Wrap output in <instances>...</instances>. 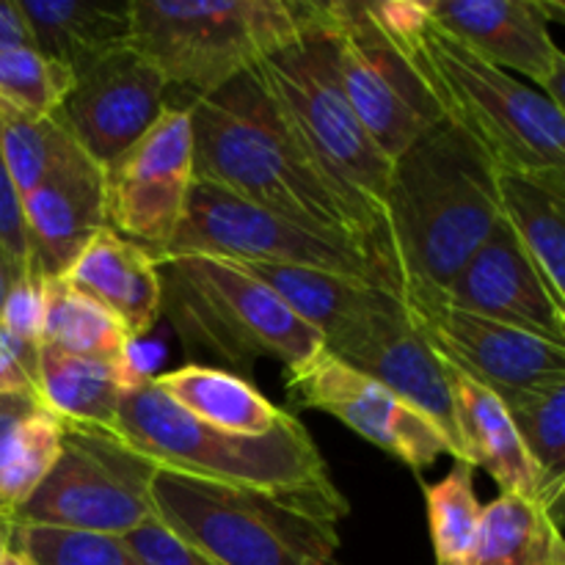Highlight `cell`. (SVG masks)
I'll list each match as a JSON object with an SVG mask.
<instances>
[{"label":"cell","instance_id":"1","mask_svg":"<svg viewBox=\"0 0 565 565\" xmlns=\"http://www.w3.org/2000/svg\"><path fill=\"white\" fill-rule=\"evenodd\" d=\"M185 110L199 182L224 188L320 237L362 246L375 259V221L326 180L254 72L207 97H193Z\"/></svg>","mask_w":565,"mask_h":565},{"label":"cell","instance_id":"2","mask_svg":"<svg viewBox=\"0 0 565 565\" xmlns=\"http://www.w3.org/2000/svg\"><path fill=\"white\" fill-rule=\"evenodd\" d=\"M500 226L497 166L441 119L392 160L375 259L397 298L412 287L445 290Z\"/></svg>","mask_w":565,"mask_h":565},{"label":"cell","instance_id":"3","mask_svg":"<svg viewBox=\"0 0 565 565\" xmlns=\"http://www.w3.org/2000/svg\"><path fill=\"white\" fill-rule=\"evenodd\" d=\"M116 434L166 472L351 511L307 425L292 414L263 436L226 434L182 412L143 375L121 401Z\"/></svg>","mask_w":565,"mask_h":565},{"label":"cell","instance_id":"4","mask_svg":"<svg viewBox=\"0 0 565 565\" xmlns=\"http://www.w3.org/2000/svg\"><path fill=\"white\" fill-rule=\"evenodd\" d=\"M386 33L403 44L445 119L461 127L497 169L565 177V110L539 88L441 31L428 6L412 25Z\"/></svg>","mask_w":565,"mask_h":565},{"label":"cell","instance_id":"5","mask_svg":"<svg viewBox=\"0 0 565 565\" xmlns=\"http://www.w3.org/2000/svg\"><path fill=\"white\" fill-rule=\"evenodd\" d=\"M158 270L160 315L188 356H207L246 379L263 359L290 373L323 348L303 320L232 259L171 254L158 257Z\"/></svg>","mask_w":565,"mask_h":565},{"label":"cell","instance_id":"6","mask_svg":"<svg viewBox=\"0 0 565 565\" xmlns=\"http://www.w3.org/2000/svg\"><path fill=\"white\" fill-rule=\"evenodd\" d=\"M154 519L215 565H323L340 546L337 508L204 483L158 469Z\"/></svg>","mask_w":565,"mask_h":565},{"label":"cell","instance_id":"7","mask_svg":"<svg viewBox=\"0 0 565 565\" xmlns=\"http://www.w3.org/2000/svg\"><path fill=\"white\" fill-rule=\"evenodd\" d=\"M252 72L326 180L381 232L392 160L375 147L342 92L315 0H303V31Z\"/></svg>","mask_w":565,"mask_h":565},{"label":"cell","instance_id":"8","mask_svg":"<svg viewBox=\"0 0 565 565\" xmlns=\"http://www.w3.org/2000/svg\"><path fill=\"white\" fill-rule=\"evenodd\" d=\"M303 31V0H132L130 44L166 83L207 97Z\"/></svg>","mask_w":565,"mask_h":565},{"label":"cell","instance_id":"9","mask_svg":"<svg viewBox=\"0 0 565 565\" xmlns=\"http://www.w3.org/2000/svg\"><path fill=\"white\" fill-rule=\"evenodd\" d=\"M154 475L158 467L116 430L64 425L58 461L14 513V524L127 539L154 519Z\"/></svg>","mask_w":565,"mask_h":565},{"label":"cell","instance_id":"10","mask_svg":"<svg viewBox=\"0 0 565 565\" xmlns=\"http://www.w3.org/2000/svg\"><path fill=\"white\" fill-rule=\"evenodd\" d=\"M331 39L340 86L375 147L397 160L445 119L414 61L373 14L367 0H315Z\"/></svg>","mask_w":565,"mask_h":565},{"label":"cell","instance_id":"11","mask_svg":"<svg viewBox=\"0 0 565 565\" xmlns=\"http://www.w3.org/2000/svg\"><path fill=\"white\" fill-rule=\"evenodd\" d=\"M171 254H204V257L248 265L329 270L395 292L373 254L364 252L362 246L315 235L224 188L199 180L193 182L185 215L169 248L158 257H171Z\"/></svg>","mask_w":565,"mask_h":565},{"label":"cell","instance_id":"12","mask_svg":"<svg viewBox=\"0 0 565 565\" xmlns=\"http://www.w3.org/2000/svg\"><path fill=\"white\" fill-rule=\"evenodd\" d=\"M193 182L191 116L185 108H166L132 147L103 166L105 221L158 257L185 215Z\"/></svg>","mask_w":565,"mask_h":565},{"label":"cell","instance_id":"13","mask_svg":"<svg viewBox=\"0 0 565 565\" xmlns=\"http://www.w3.org/2000/svg\"><path fill=\"white\" fill-rule=\"evenodd\" d=\"M408 320L430 351L456 373L505 397L524 386L565 375V348L452 307L434 287L401 292Z\"/></svg>","mask_w":565,"mask_h":565},{"label":"cell","instance_id":"14","mask_svg":"<svg viewBox=\"0 0 565 565\" xmlns=\"http://www.w3.org/2000/svg\"><path fill=\"white\" fill-rule=\"evenodd\" d=\"M287 397L292 408H312L348 425L414 472H425L441 456L456 458L450 439L428 414L379 381L337 362L323 348L307 364L287 373Z\"/></svg>","mask_w":565,"mask_h":565},{"label":"cell","instance_id":"15","mask_svg":"<svg viewBox=\"0 0 565 565\" xmlns=\"http://www.w3.org/2000/svg\"><path fill=\"white\" fill-rule=\"evenodd\" d=\"M323 351L428 414L461 461L450 370L417 334L401 298H390L340 326L323 340Z\"/></svg>","mask_w":565,"mask_h":565},{"label":"cell","instance_id":"16","mask_svg":"<svg viewBox=\"0 0 565 565\" xmlns=\"http://www.w3.org/2000/svg\"><path fill=\"white\" fill-rule=\"evenodd\" d=\"M169 83L132 44L75 77L58 108L61 125L97 166H108L163 116Z\"/></svg>","mask_w":565,"mask_h":565},{"label":"cell","instance_id":"17","mask_svg":"<svg viewBox=\"0 0 565 565\" xmlns=\"http://www.w3.org/2000/svg\"><path fill=\"white\" fill-rule=\"evenodd\" d=\"M428 17L500 70L519 72L552 105H563L565 55L552 39L550 22L565 9L550 0H425Z\"/></svg>","mask_w":565,"mask_h":565},{"label":"cell","instance_id":"18","mask_svg":"<svg viewBox=\"0 0 565 565\" xmlns=\"http://www.w3.org/2000/svg\"><path fill=\"white\" fill-rule=\"evenodd\" d=\"M439 296L452 307L565 348V307L555 301L508 224L483 243Z\"/></svg>","mask_w":565,"mask_h":565},{"label":"cell","instance_id":"19","mask_svg":"<svg viewBox=\"0 0 565 565\" xmlns=\"http://www.w3.org/2000/svg\"><path fill=\"white\" fill-rule=\"evenodd\" d=\"M28 263L42 279L66 276L105 221L103 166L77 143L28 196H22Z\"/></svg>","mask_w":565,"mask_h":565},{"label":"cell","instance_id":"20","mask_svg":"<svg viewBox=\"0 0 565 565\" xmlns=\"http://www.w3.org/2000/svg\"><path fill=\"white\" fill-rule=\"evenodd\" d=\"M450 384L461 461H467L475 469H486L502 489V494L535 502L539 508H544L552 522L563 527L565 491H555L546 486L544 475L539 472L530 452L524 450L500 397L486 386L475 384L467 375L456 373V370H450Z\"/></svg>","mask_w":565,"mask_h":565},{"label":"cell","instance_id":"21","mask_svg":"<svg viewBox=\"0 0 565 565\" xmlns=\"http://www.w3.org/2000/svg\"><path fill=\"white\" fill-rule=\"evenodd\" d=\"M72 287L103 303L130 334L141 340L160 318L158 257L110 226L99 230L64 276Z\"/></svg>","mask_w":565,"mask_h":565},{"label":"cell","instance_id":"22","mask_svg":"<svg viewBox=\"0 0 565 565\" xmlns=\"http://www.w3.org/2000/svg\"><path fill=\"white\" fill-rule=\"evenodd\" d=\"M17 9L31 47L75 77L130 44L132 0H17Z\"/></svg>","mask_w":565,"mask_h":565},{"label":"cell","instance_id":"23","mask_svg":"<svg viewBox=\"0 0 565 565\" xmlns=\"http://www.w3.org/2000/svg\"><path fill=\"white\" fill-rule=\"evenodd\" d=\"M141 379L136 364L72 356L39 342V401L64 425L116 430L121 401Z\"/></svg>","mask_w":565,"mask_h":565},{"label":"cell","instance_id":"24","mask_svg":"<svg viewBox=\"0 0 565 565\" xmlns=\"http://www.w3.org/2000/svg\"><path fill=\"white\" fill-rule=\"evenodd\" d=\"M497 193L508 230L565 307V177L497 169Z\"/></svg>","mask_w":565,"mask_h":565},{"label":"cell","instance_id":"25","mask_svg":"<svg viewBox=\"0 0 565 565\" xmlns=\"http://www.w3.org/2000/svg\"><path fill=\"white\" fill-rule=\"evenodd\" d=\"M152 381L182 412L226 434L263 436L290 414L274 406L257 386L248 384V379L213 364H185L180 370L152 375Z\"/></svg>","mask_w":565,"mask_h":565},{"label":"cell","instance_id":"26","mask_svg":"<svg viewBox=\"0 0 565 565\" xmlns=\"http://www.w3.org/2000/svg\"><path fill=\"white\" fill-rule=\"evenodd\" d=\"M235 265L263 281L298 320H303L320 337V342L334 334L340 326L395 298V292L384 287L353 279V276L329 274V270L287 268V265Z\"/></svg>","mask_w":565,"mask_h":565},{"label":"cell","instance_id":"27","mask_svg":"<svg viewBox=\"0 0 565 565\" xmlns=\"http://www.w3.org/2000/svg\"><path fill=\"white\" fill-rule=\"evenodd\" d=\"M39 342L72 356L136 364L125 326L103 303L72 287L64 276L44 279V323Z\"/></svg>","mask_w":565,"mask_h":565},{"label":"cell","instance_id":"28","mask_svg":"<svg viewBox=\"0 0 565 565\" xmlns=\"http://www.w3.org/2000/svg\"><path fill=\"white\" fill-rule=\"evenodd\" d=\"M565 550L563 527L535 502L500 494L483 508L478 539L463 565H550Z\"/></svg>","mask_w":565,"mask_h":565},{"label":"cell","instance_id":"29","mask_svg":"<svg viewBox=\"0 0 565 565\" xmlns=\"http://www.w3.org/2000/svg\"><path fill=\"white\" fill-rule=\"evenodd\" d=\"M546 486L565 491V375L500 397Z\"/></svg>","mask_w":565,"mask_h":565},{"label":"cell","instance_id":"30","mask_svg":"<svg viewBox=\"0 0 565 565\" xmlns=\"http://www.w3.org/2000/svg\"><path fill=\"white\" fill-rule=\"evenodd\" d=\"M75 75L31 44L0 50V121H36L58 114Z\"/></svg>","mask_w":565,"mask_h":565},{"label":"cell","instance_id":"31","mask_svg":"<svg viewBox=\"0 0 565 565\" xmlns=\"http://www.w3.org/2000/svg\"><path fill=\"white\" fill-rule=\"evenodd\" d=\"M423 494L436 565H463L483 519V505L475 494V467L456 461L445 478L423 483Z\"/></svg>","mask_w":565,"mask_h":565},{"label":"cell","instance_id":"32","mask_svg":"<svg viewBox=\"0 0 565 565\" xmlns=\"http://www.w3.org/2000/svg\"><path fill=\"white\" fill-rule=\"evenodd\" d=\"M64 445V423L39 403L11 434L0 467V511L14 519V513L42 486L53 463L58 461Z\"/></svg>","mask_w":565,"mask_h":565},{"label":"cell","instance_id":"33","mask_svg":"<svg viewBox=\"0 0 565 565\" xmlns=\"http://www.w3.org/2000/svg\"><path fill=\"white\" fill-rule=\"evenodd\" d=\"M75 147L77 141L61 125L58 116L36 121H0V149H3L6 169L20 193V202Z\"/></svg>","mask_w":565,"mask_h":565},{"label":"cell","instance_id":"34","mask_svg":"<svg viewBox=\"0 0 565 565\" xmlns=\"http://www.w3.org/2000/svg\"><path fill=\"white\" fill-rule=\"evenodd\" d=\"M11 544L33 565H141L130 544L119 535L14 524Z\"/></svg>","mask_w":565,"mask_h":565},{"label":"cell","instance_id":"35","mask_svg":"<svg viewBox=\"0 0 565 565\" xmlns=\"http://www.w3.org/2000/svg\"><path fill=\"white\" fill-rule=\"evenodd\" d=\"M44 323V279L36 270H22L14 285L6 292L3 309H0V326L14 337L28 342L42 340Z\"/></svg>","mask_w":565,"mask_h":565},{"label":"cell","instance_id":"36","mask_svg":"<svg viewBox=\"0 0 565 565\" xmlns=\"http://www.w3.org/2000/svg\"><path fill=\"white\" fill-rule=\"evenodd\" d=\"M0 395L39 401V342L14 337L0 326Z\"/></svg>","mask_w":565,"mask_h":565},{"label":"cell","instance_id":"37","mask_svg":"<svg viewBox=\"0 0 565 565\" xmlns=\"http://www.w3.org/2000/svg\"><path fill=\"white\" fill-rule=\"evenodd\" d=\"M125 541L136 552L141 565H215L196 550H191L185 541L177 539L174 533H169L158 519H149L147 524L132 530Z\"/></svg>","mask_w":565,"mask_h":565},{"label":"cell","instance_id":"38","mask_svg":"<svg viewBox=\"0 0 565 565\" xmlns=\"http://www.w3.org/2000/svg\"><path fill=\"white\" fill-rule=\"evenodd\" d=\"M0 248L14 263H20L22 268H31V263H28L25 224H22V202L14 182H11L9 169H6L3 149H0Z\"/></svg>","mask_w":565,"mask_h":565},{"label":"cell","instance_id":"39","mask_svg":"<svg viewBox=\"0 0 565 565\" xmlns=\"http://www.w3.org/2000/svg\"><path fill=\"white\" fill-rule=\"evenodd\" d=\"M42 401L36 397H17V395H0V467H3L6 447H9L11 434L17 430V425L33 412ZM3 513V511H0ZM6 516V513H3Z\"/></svg>","mask_w":565,"mask_h":565},{"label":"cell","instance_id":"40","mask_svg":"<svg viewBox=\"0 0 565 565\" xmlns=\"http://www.w3.org/2000/svg\"><path fill=\"white\" fill-rule=\"evenodd\" d=\"M17 44H31L28 42L25 20L17 9V0H0V50L17 47Z\"/></svg>","mask_w":565,"mask_h":565},{"label":"cell","instance_id":"41","mask_svg":"<svg viewBox=\"0 0 565 565\" xmlns=\"http://www.w3.org/2000/svg\"><path fill=\"white\" fill-rule=\"evenodd\" d=\"M22 270H28V268H22L20 263H14V259H11L9 254L0 248V309H3L6 292H9V287L14 285V279L22 274Z\"/></svg>","mask_w":565,"mask_h":565},{"label":"cell","instance_id":"42","mask_svg":"<svg viewBox=\"0 0 565 565\" xmlns=\"http://www.w3.org/2000/svg\"><path fill=\"white\" fill-rule=\"evenodd\" d=\"M11 535H14V519L0 513V563H3L6 550L11 546Z\"/></svg>","mask_w":565,"mask_h":565},{"label":"cell","instance_id":"43","mask_svg":"<svg viewBox=\"0 0 565 565\" xmlns=\"http://www.w3.org/2000/svg\"><path fill=\"white\" fill-rule=\"evenodd\" d=\"M0 565H33V563L28 561V557L22 555V552L17 550L14 544H11L9 550H6V555H3V563H0Z\"/></svg>","mask_w":565,"mask_h":565},{"label":"cell","instance_id":"44","mask_svg":"<svg viewBox=\"0 0 565 565\" xmlns=\"http://www.w3.org/2000/svg\"><path fill=\"white\" fill-rule=\"evenodd\" d=\"M550 565H565V550L557 552V555L550 561Z\"/></svg>","mask_w":565,"mask_h":565},{"label":"cell","instance_id":"45","mask_svg":"<svg viewBox=\"0 0 565 565\" xmlns=\"http://www.w3.org/2000/svg\"><path fill=\"white\" fill-rule=\"evenodd\" d=\"M323 565H337V561H331V563H323Z\"/></svg>","mask_w":565,"mask_h":565}]
</instances>
